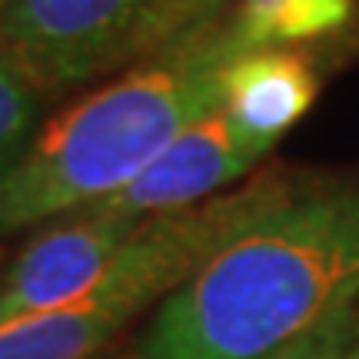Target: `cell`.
Returning <instances> with one entry per match:
<instances>
[{
  "mask_svg": "<svg viewBox=\"0 0 359 359\" xmlns=\"http://www.w3.org/2000/svg\"><path fill=\"white\" fill-rule=\"evenodd\" d=\"M257 50L226 11L43 116L0 200V240L123 193L193 123L219 110L236 57Z\"/></svg>",
  "mask_w": 359,
  "mask_h": 359,
  "instance_id": "obj_1",
  "label": "cell"
},
{
  "mask_svg": "<svg viewBox=\"0 0 359 359\" xmlns=\"http://www.w3.org/2000/svg\"><path fill=\"white\" fill-rule=\"evenodd\" d=\"M293 180L296 170L266 167L217 200L147 219L74 303L0 326V359H93L259 226L290 196Z\"/></svg>",
  "mask_w": 359,
  "mask_h": 359,
  "instance_id": "obj_2",
  "label": "cell"
},
{
  "mask_svg": "<svg viewBox=\"0 0 359 359\" xmlns=\"http://www.w3.org/2000/svg\"><path fill=\"white\" fill-rule=\"evenodd\" d=\"M160 0H11L0 11V53L43 93L64 97L137 60Z\"/></svg>",
  "mask_w": 359,
  "mask_h": 359,
  "instance_id": "obj_3",
  "label": "cell"
},
{
  "mask_svg": "<svg viewBox=\"0 0 359 359\" xmlns=\"http://www.w3.org/2000/svg\"><path fill=\"white\" fill-rule=\"evenodd\" d=\"M143 223L103 203L50 219L0 273V326L74 303L107 273Z\"/></svg>",
  "mask_w": 359,
  "mask_h": 359,
  "instance_id": "obj_4",
  "label": "cell"
},
{
  "mask_svg": "<svg viewBox=\"0 0 359 359\" xmlns=\"http://www.w3.org/2000/svg\"><path fill=\"white\" fill-rule=\"evenodd\" d=\"M269 154V143L250 137L219 107L200 123H193L177 143H170L127 190L103 200V206L133 219L180 213L223 196L240 180L246 183L263 170Z\"/></svg>",
  "mask_w": 359,
  "mask_h": 359,
  "instance_id": "obj_5",
  "label": "cell"
},
{
  "mask_svg": "<svg viewBox=\"0 0 359 359\" xmlns=\"http://www.w3.org/2000/svg\"><path fill=\"white\" fill-rule=\"evenodd\" d=\"M323 70L316 50L259 47L236 57L223 80V110L257 140L276 147L313 110Z\"/></svg>",
  "mask_w": 359,
  "mask_h": 359,
  "instance_id": "obj_6",
  "label": "cell"
},
{
  "mask_svg": "<svg viewBox=\"0 0 359 359\" xmlns=\"http://www.w3.org/2000/svg\"><path fill=\"white\" fill-rule=\"evenodd\" d=\"M233 13L257 50H320L356 24L359 0H233Z\"/></svg>",
  "mask_w": 359,
  "mask_h": 359,
  "instance_id": "obj_7",
  "label": "cell"
},
{
  "mask_svg": "<svg viewBox=\"0 0 359 359\" xmlns=\"http://www.w3.org/2000/svg\"><path fill=\"white\" fill-rule=\"evenodd\" d=\"M43 93L0 53V200L43 123Z\"/></svg>",
  "mask_w": 359,
  "mask_h": 359,
  "instance_id": "obj_8",
  "label": "cell"
},
{
  "mask_svg": "<svg viewBox=\"0 0 359 359\" xmlns=\"http://www.w3.org/2000/svg\"><path fill=\"white\" fill-rule=\"evenodd\" d=\"M230 4L233 0H160L140 34L137 60H143V57H150L154 50L180 40L183 34H190L196 24H203L213 13L226 11ZM137 60H133V64H137Z\"/></svg>",
  "mask_w": 359,
  "mask_h": 359,
  "instance_id": "obj_9",
  "label": "cell"
},
{
  "mask_svg": "<svg viewBox=\"0 0 359 359\" xmlns=\"http://www.w3.org/2000/svg\"><path fill=\"white\" fill-rule=\"evenodd\" d=\"M7 4H11V0H0V11H4V7H7Z\"/></svg>",
  "mask_w": 359,
  "mask_h": 359,
  "instance_id": "obj_10",
  "label": "cell"
}]
</instances>
